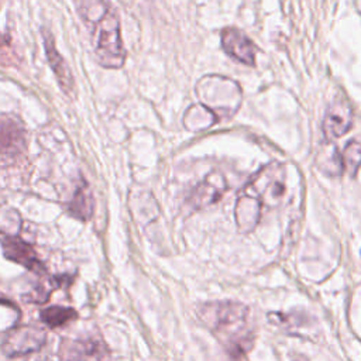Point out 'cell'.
I'll list each match as a JSON object with an SVG mask.
<instances>
[{
  "mask_svg": "<svg viewBox=\"0 0 361 361\" xmlns=\"http://www.w3.org/2000/svg\"><path fill=\"white\" fill-rule=\"evenodd\" d=\"M79 17L87 27L99 63L109 69L121 68L126 51L120 32V20L107 0H75Z\"/></svg>",
  "mask_w": 361,
  "mask_h": 361,
  "instance_id": "6da1fadb",
  "label": "cell"
},
{
  "mask_svg": "<svg viewBox=\"0 0 361 361\" xmlns=\"http://www.w3.org/2000/svg\"><path fill=\"white\" fill-rule=\"evenodd\" d=\"M197 314L231 357L238 358L251 348L254 331L248 306L230 300L207 302L199 306Z\"/></svg>",
  "mask_w": 361,
  "mask_h": 361,
  "instance_id": "7a4b0ae2",
  "label": "cell"
},
{
  "mask_svg": "<svg viewBox=\"0 0 361 361\" xmlns=\"http://www.w3.org/2000/svg\"><path fill=\"white\" fill-rule=\"evenodd\" d=\"M196 93L200 104L213 111L217 120L231 117L243 100L240 86L234 80L219 75L203 76L196 85Z\"/></svg>",
  "mask_w": 361,
  "mask_h": 361,
  "instance_id": "3957f363",
  "label": "cell"
},
{
  "mask_svg": "<svg viewBox=\"0 0 361 361\" xmlns=\"http://www.w3.org/2000/svg\"><path fill=\"white\" fill-rule=\"evenodd\" d=\"M252 188L268 206H276L285 196V168L276 162L262 168L252 180Z\"/></svg>",
  "mask_w": 361,
  "mask_h": 361,
  "instance_id": "277c9868",
  "label": "cell"
},
{
  "mask_svg": "<svg viewBox=\"0 0 361 361\" xmlns=\"http://www.w3.org/2000/svg\"><path fill=\"white\" fill-rule=\"evenodd\" d=\"M47 341L45 330L32 326L16 327L7 333L1 348L8 357H21L38 351Z\"/></svg>",
  "mask_w": 361,
  "mask_h": 361,
  "instance_id": "5b68a950",
  "label": "cell"
},
{
  "mask_svg": "<svg viewBox=\"0 0 361 361\" xmlns=\"http://www.w3.org/2000/svg\"><path fill=\"white\" fill-rule=\"evenodd\" d=\"M25 149L23 121L10 113H0V159H13Z\"/></svg>",
  "mask_w": 361,
  "mask_h": 361,
  "instance_id": "8992f818",
  "label": "cell"
},
{
  "mask_svg": "<svg viewBox=\"0 0 361 361\" xmlns=\"http://www.w3.org/2000/svg\"><path fill=\"white\" fill-rule=\"evenodd\" d=\"M0 244H1L3 254L6 258L23 265L24 268H27L32 272H37V274L45 272V267L41 262V259L38 258L35 250L24 240H21L16 235H1Z\"/></svg>",
  "mask_w": 361,
  "mask_h": 361,
  "instance_id": "52a82bcc",
  "label": "cell"
},
{
  "mask_svg": "<svg viewBox=\"0 0 361 361\" xmlns=\"http://www.w3.org/2000/svg\"><path fill=\"white\" fill-rule=\"evenodd\" d=\"M61 350L63 361H109L107 350L99 340L63 341Z\"/></svg>",
  "mask_w": 361,
  "mask_h": 361,
  "instance_id": "ba28073f",
  "label": "cell"
},
{
  "mask_svg": "<svg viewBox=\"0 0 361 361\" xmlns=\"http://www.w3.org/2000/svg\"><path fill=\"white\" fill-rule=\"evenodd\" d=\"M221 47L230 56H233L238 62H243L245 65L255 63L257 47L252 44V41L245 34H243L237 28L223 30Z\"/></svg>",
  "mask_w": 361,
  "mask_h": 361,
  "instance_id": "9c48e42d",
  "label": "cell"
},
{
  "mask_svg": "<svg viewBox=\"0 0 361 361\" xmlns=\"http://www.w3.org/2000/svg\"><path fill=\"white\" fill-rule=\"evenodd\" d=\"M42 35H44V47H45V55L48 59V63L51 66V69L55 73V78L59 83V87L62 89L63 93L71 94L75 89V80L73 76L71 73L69 66L66 65L65 59L62 58V55L58 52L56 47H55V41L52 34L48 30H42Z\"/></svg>",
  "mask_w": 361,
  "mask_h": 361,
  "instance_id": "30bf717a",
  "label": "cell"
},
{
  "mask_svg": "<svg viewBox=\"0 0 361 361\" xmlns=\"http://www.w3.org/2000/svg\"><path fill=\"white\" fill-rule=\"evenodd\" d=\"M353 124V111L344 102L334 103L323 120V133L326 138L334 140L344 135Z\"/></svg>",
  "mask_w": 361,
  "mask_h": 361,
  "instance_id": "8fae6325",
  "label": "cell"
},
{
  "mask_svg": "<svg viewBox=\"0 0 361 361\" xmlns=\"http://www.w3.org/2000/svg\"><path fill=\"white\" fill-rule=\"evenodd\" d=\"M227 189L226 179L220 172L209 173L204 180L195 189L192 202L195 207H204L216 203Z\"/></svg>",
  "mask_w": 361,
  "mask_h": 361,
  "instance_id": "7c38bea8",
  "label": "cell"
},
{
  "mask_svg": "<svg viewBox=\"0 0 361 361\" xmlns=\"http://www.w3.org/2000/svg\"><path fill=\"white\" fill-rule=\"evenodd\" d=\"M261 200L257 196L243 195L238 197L234 209V217L238 228L244 233L251 231L261 217Z\"/></svg>",
  "mask_w": 361,
  "mask_h": 361,
  "instance_id": "4fadbf2b",
  "label": "cell"
},
{
  "mask_svg": "<svg viewBox=\"0 0 361 361\" xmlns=\"http://www.w3.org/2000/svg\"><path fill=\"white\" fill-rule=\"evenodd\" d=\"M93 207H94V202H93L90 188L82 179L80 183H78L75 193L68 203V213L75 219L87 221L93 214Z\"/></svg>",
  "mask_w": 361,
  "mask_h": 361,
  "instance_id": "5bb4252c",
  "label": "cell"
},
{
  "mask_svg": "<svg viewBox=\"0 0 361 361\" xmlns=\"http://www.w3.org/2000/svg\"><path fill=\"white\" fill-rule=\"evenodd\" d=\"M217 121V117L213 111L206 109L202 104L190 106L183 116V124L190 131H202L212 127Z\"/></svg>",
  "mask_w": 361,
  "mask_h": 361,
  "instance_id": "9a60e30c",
  "label": "cell"
},
{
  "mask_svg": "<svg viewBox=\"0 0 361 361\" xmlns=\"http://www.w3.org/2000/svg\"><path fill=\"white\" fill-rule=\"evenodd\" d=\"M41 320L51 329L62 327L76 319V312L66 306H48L39 312Z\"/></svg>",
  "mask_w": 361,
  "mask_h": 361,
  "instance_id": "2e32d148",
  "label": "cell"
},
{
  "mask_svg": "<svg viewBox=\"0 0 361 361\" xmlns=\"http://www.w3.org/2000/svg\"><path fill=\"white\" fill-rule=\"evenodd\" d=\"M317 164L319 168L329 175H340L344 171L341 155L338 154L336 145L331 144L322 148L317 155Z\"/></svg>",
  "mask_w": 361,
  "mask_h": 361,
  "instance_id": "e0dca14e",
  "label": "cell"
},
{
  "mask_svg": "<svg viewBox=\"0 0 361 361\" xmlns=\"http://www.w3.org/2000/svg\"><path fill=\"white\" fill-rule=\"evenodd\" d=\"M341 161H343V169L348 175L354 176L358 168L361 166V142L350 141L344 148Z\"/></svg>",
  "mask_w": 361,
  "mask_h": 361,
  "instance_id": "ac0fdd59",
  "label": "cell"
},
{
  "mask_svg": "<svg viewBox=\"0 0 361 361\" xmlns=\"http://www.w3.org/2000/svg\"><path fill=\"white\" fill-rule=\"evenodd\" d=\"M55 282H56V279H48V281L37 285L30 293H27L24 296V299L28 300V302H35V303L47 302L49 295H51V292L55 288H58V285H59V283H55Z\"/></svg>",
  "mask_w": 361,
  "mask_h": 361,
  "instance_id": "d6986e66",
  "label": "cell"
}]
</instances>
